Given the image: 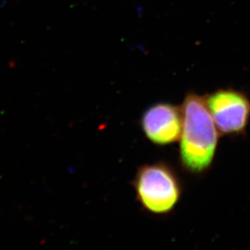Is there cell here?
<instances>
[{
    "label": "cell",
    "instance_id": "7a4b0ae2",
    "mask_svg": "<svg viewBox=\"0 0 250 250\" xmlns=\"http://www.w3.org/2000/svg\"><path fill=\"white\" fill-rule=\"evenodd\" d=\"M133 187L143 210L156 216H166L173 212L183 194L179 174L165 161L139 167Z\"/></svg>",
    "mask_w": 250,
    "mask_h": 250
},
{
    "label": "cell",
    "instance_id": "277c9868",
    "mask_svg": "<svg viewBox=\"0 0 250 250\" xmlns=\"http://www.w3.org/2000/svg\"><path fill=\"white\" fill-rule=\"evenodd\" d=\"M142 130L149 141L165 146L179 141L183 128L182 105L158 102L149 106L142 115Z\"/></svg>",
    "mask_w": 250,
    "mask_h": 250
},
{
    "label": "cell",
    "instance_id": "3957f363",
    "mask_svg": "<svg viewBox=\"0 0 250 250\" xmlns=\"http://www.w3.org/2000/svg\"><path fill=\"white\" fill-rule=\"evenodd\" d=\"M205 99L220 135L238 137L246 134L250 119V97L246 92L220 88Z\"/></svg>",
    "mask_w": 250,
    "mask_h": 250
},
{
    "label": "cell",
    "instance_id": "6da1fadb",
    "mask_svg": "<svg viewBox=\"0 0 250 250\" xmlns=\"http://www.w3.org/2000/svg\"><path fill=\"white\" fill-rule=\"evenodd\" d=\"M183 128L180 138V165L189 174L208 172L215 161L220 134L206 103L205 96L187 93L182 104Z\"/></svg>",
    "mask_w": 250,
    "mask_h": 250
}]
</instances>
